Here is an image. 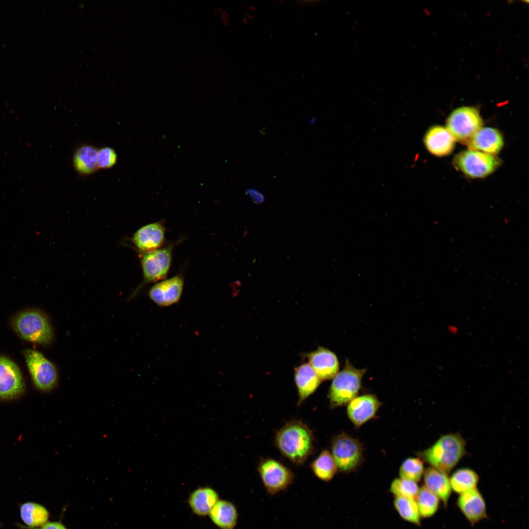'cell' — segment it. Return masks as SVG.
Masks as SVG:
<instances>
[{
	"mask_svg": "<svg viewBox=\"0 0 529 529\" xmlns=\"http://www.w3.org/2000/svg\"><path fill=\"white\" fill-rule=\"evenodd\" d=\"M217 492L210 487H202L194 490L190 495L189 505L196 515H209L211 510L219 500Z\"/></svg>",
	"mask_w": 529,
	"mask_h": 529,
	"instance_id": "cell-22",
	"label": "cell"
},
{
	"mask_svg": "<svg viewBox=\"0 0 529 529\" xmlns=\"http://www.w3.org/2000/svg\"><path fill=\"white\" fill-rule=\"evenodd\" d=\"M424 472L423 461L419 457H409L401 464L399 469L401 478L418 482Z\"/></svg>",
	"mask_w": 529,
	"mask_h": 529,
	"instance_id": "cell-29",
	"label": "cell"
},
{
	"mask_svg": "<svg viewBox=\"0 0 529 529\" xmlns=\"http://www.w3.org/2000/svg\"><path fill=\"white\" fill-rule=\"evenodd\" d=\"M209 515L213 523L220 529H234L237 524V508L234 504L227 500H219Z\"/></svg>",
	"mask_w": 529,
	"mask_h": 529,
	"instance_id": "cell-21",
	"label": "cell"
},
{
	"mask_svg": "<svg viewBox=\"0 0 529 529\" xmlns=\"http://www.w3.org/2000/svg\"><path fill=\"white\" fill-rule=\"evenodd\" d=\"M424 141L427 149L437 156L448 155L455 146V140L453 136L446 128L439 125L431 127Z\"/></svg>",
	"mask_w": 529,
	"mask_h": 529,
	"instance_id": "cell-18",
	"label": "cell"
},
{
	"mask_svg": "<svg viewBox=\"0 0 529 529\" xmlns=\"http://www.w3.org/2000/svg\"><path fill=\"white\" fill-rule=\"evenodd\" d=\"M421 518H427L433 516L437 512L440 499L424 486L420 488L415 498Z\"/></svg>",
	"mask_w": 529,
	"mask_h": 529,
	"instance_id": "cell-28",
	"label": "cell"
},
{
	"mask_svg": "<svg viewBox=\"0 0 529 529\" xmlns=\"http://www.w3.org/2000/svg\"><path fill=\"white\" fill-rule=\"evenodd\" d=\"M258 472L267 493L275 495L287 489L294 479L293 473L278 461L271 458H262Z\"/></svg>",
	"mask_w": 529,
	"mask_h": 529,
	"instance_id": "cell-8",
	"label": "cell"
},
{
	"mask_svg": "<svg viewBox=\"0 0 529 529\" xmlns=\"http://www.w3.org/2000/svg\"><path fill=\"white\" fill-rule=\"evenodd\" d=\"M17 333L24 339L43 345L49 344L53 338L51 327L46 317L35 310L24 312L13 320Z\"/></svg>",
	"mask_w": 529,
	"mask_h": 529,
	"instance_id": "cell-4",
	"label": "cell"
},
{
	"mask_svg": "<svg viewBox=\"0 0 529 529\" xmlns=\"http://www.w3.org/2000/svg\"><path fill=\"white\" fill-rule=\"evenodd\" d=\"M172 252V246H168L143 254L141 265L144 281L131 298L146 284L158 282L166 277L171 266Z\"/></svg>",
	"mask_w": 529,
	"mask_h": 529,
	"instance_id": "cell-9",
	"label": "cell"
},
{
	"mask_svg": "<svg viewBox=\"0 0 529 529\" xmlns=\"http://www.w3.org/2000/svg\"><path fill=\"white\" fill-rule=\"evenodd\" d=\"M457 505L468 521L474 525L487 517L483 497L477 488L459 494Z\"/></svg>",
	"mask_w": 529,
	"mask_h": 529,
	"instance_id": "cell-15",
	"label": "cell"
},
{
	"mask_svg": "<svg viewBox=\"0 0 529 529\" xmlns=\"http://www.w3.org/2000/svg\"><path fill=\"white\" fill-rule=\"evenodd\" d=\"M309 364L320 380L333 379L338 372L339 365L336 355L322 347L308 354Z\"/></svg>",
	"mask_w": 529,
	"mask_h": 529,
	"instance_id": "cell-16",
	"label": "cell"
},
{
	"mask_svg": "<svg viewBox=\"0 0 529 529\" xmlns=\"http://www.w3.org/2000/svg\"><path fill=\"white\" fill-rule=\"evenodd\" d=\"M449 479L452 490L458 494L477 488L479 482L477 474L466 468L457 470Z\"/></svg>",
	"mask_w": 529,
	"mask_h": 529,
	"instance_id": "cell-26",
	"label": "cell"
},
{
	"mask_svg": "<svg viewBox=\"0 0 529 529\" xmlns=\"http://www.w3.org/2000/svg\"><path fill=\"white\" fill-rule=\"evenodd\" d=\"M247 194L250 196L252 201L255 204L262 203L264 200L263 195L255 190H248Z\"/></svg>",
	"mask_w": 529,
	"mask_h": 529,
	"instance_id": "cell-32",
	"label": "cell"
},
{
	"mask_svg": "<svg viewBox=\"0 0 529 529\" xmlns=\"http://www.w3.org/2000/svg\"><path fill=\"white\" fill-rule=\"evenodd\" d=\"M184 278L180 275L157 282L149 290V298L157 306L166 307L178 302L182 294Z\"/></svg>",
	"mask_w": 529,
	"mask_h": 529,
	"instance_id": "cell-12",
	"label": "cell"
},
{
	"mask_svg": "<svg viewBox=\"0 0 529 529\" xmlns=\"http://www.w3.org/2000/svg\"><path fill=\"white\" fill-rule=\"evenodd\" d=\"M40 529H67L65 526L60 522H48Z\"/></svg>",
	"mask_w": 529,
	"mask_h": 529,
	"instance_id": "cell-33",
	"label": "cell"
},
{
	"mask_svg": "<svg viewBox=\"0 0 529 529\" xmlns=\"http://www.w3.org/2000/svg\"><path fill=\"white\" fill-rule=\"evenodd\" d=\"M311 468L317 478L324 481L332 480L337 471L335 461L328 450H324L319 454L312 463Z\"/></svg>",
	"mask_w": 529,
	"mask_h": 529,
	"instance_id": "cell-25",
	"label": "cell"
},
{
	"mask_svg": "<svg viewBox=\"0 0 529 529\" xmlns=\"http://www.w3.org/2000/svg\"><path fill=\"white\" fill-rule=\"evenodd\" d=\"M470 149L489 154L498 153L504 145L501 133L491 127H481L467 143Z\"/></svg>",
	"mask_w": 529,
	"mask_h": 529,
	"instance_id": "cell-17",
	"label": "cell"
},
{
	"mask_svg": "<svg viewBox=\"0 0 529 529\" xmlns=\"http://www.w3.org/2000/svg\"><path fill=\"white\" fill-rule=\"evenodd\" d=\"M393 505L400 516L405 521L421 525V516L415 499L395 497Z\"/></svg>",
	"mask_w": 529,
	"mask_h": 529,
	"instance_id": "cell-27",
	"label": "cell"
},
{
	"mask_svg": "<svg viewBox=\"0 0 529 529\" xmlns=\"http://www.w3.org/2000/svg\"><path fill=\"white\" fill-rule=\"evenodd\" d=\"M453 163L456 168L471 178L485 177L501 165L500 160L494 155L471 149L458 153Z\"/></svg>",
	"mask_w": 529,
	"mask_h": 529,
	"instance_id": "cell-6",
	"label": "cell"
},
{
	"mask_svg": "<svg viewBox=\"0 0 529 529\" xmlns=\"http://www.w3.org/2000/svg\"><path fill=\"white\" fill-rule=\"evenodd\" d=\"M366 369H358L346 360L345 366L333 378L328 397L331 408L347 405L357 396Z\"/></svg>",
	"mask_w": 529,
	"mask_h": 529,
	"instance_id": "cell-3",
	"label": "cell"
},
{
	"mask_svg": "<svg viewBox=\"0 0 529 529\" xmlns=\"http://www.w3.org/2000/svg\"><path fill=\"white\" fill-rule=\"evenodd\" d=\"M381 404L372 394L356 396L347 405V414L352 423L359 428L375 416Z\"/></svg>",
	"mask_w": 529,
	"mask_h": 529,
	"instance_id": "cell-13",
	"label": "cell"
},
{
	"mask_svg": "<svg viewBox=\"0 0 529 529\" xmlns=\"http://www.w3.org/2000/svg\"><path fill=\"white\" fill-rule=\"evenodd\" d=\"M423 476L424 486L447 505L452 490L447 474L431 466L424 470Z\"/></svg>",
	"mask_w": 529,
	"mask_h": 529,
	"instance_id": "cell-20",
	"label": "cell"
},
{
	"mask_svg": "<svg viewBox=\"0 0 529 529\" xmlns=\"http://www.w3.org/2000/svg\"><path fill=\"white\" fill-rule=\"evenodd\" d=\"M20 515L24 523L33 529L40 528L48 522L49 513L45 506L39 504L26 502L20 505Z\"/></svg>",
	"mask_w": 529,
	"mask_h": 529,
	"instance_id": "cell-24",
	"label": "cell"
},
{
	"mask_svg": "<svg viewBox=\"0 0 529 529\" xmlns=\"http://www.w3.org/2000/svg\"><path fill=\"white\" fill-rule=\"evenodd\" d=\"M331 449L337 470L341 472H353L362 462L363 449L361 443L344 432L333 437Z\"/></svg>",
	"mask_w": 529,
	"mask_h": 529,
	"instance_id": "cell-5",
	"label": "cell"
},
{
	"mask_svg": "<svg viewBox=\"0 0 529 529\" xmlns=\"http://www.w3.org/2000/svg\"><path fill=\"white\" fill-rule=\"evenodd\" d=\"M24 354L35 386L43 391L52 390L57 382V373L54 365L36 350L25 349Z\"/></svg>",
	"mask_w": 529,
	"mask_h": 529,
	"instance_id": "cell-10",
	"label": "cell"
},
{
	"mask_svg": "<svg viewBox=\"0 0 529 529\" xmlns=\"http://www.w3.org/2000/svg\"><path fill=\"white\" fill-rule=\"evenodd\" d=\"M117 154L115 150L108 146L97 150V166L98 169H108L113 167L117 163Z\"/></svg>",
	"mask_w": 529,
	"mask_h": 529,
	"instance_id": "cell-31",
	"label": "cell"
},
{
	"mask_svg": "<svg viewBox=\"0 0 529 529\" xmlns=\"http://www.w3.org/2000/svg\"><path fill=\"white\" fill-rule=\"evenodd\" d=\"M24 388L18 366L9 358L0 355V399L15 398L24 391Z\"/></svg>",
	"mask_w": 529,
	"mask_h": 529,
	"instance_id": "cell-11",
	"label": "cell"
},
{
	"mask_svg": "<svg viewBox=\"0 0 529 529\" xmlns=\"http://www.w3.org/2000/svg\"><path fill=\"white\" fill-rule=\"evenodd\" d=\"M294 380L298 393V406L316 390L321 382L308 363L302 364L295 369Z\"/></svg>",
	"mask_w": 529,
	"mask_h": 529,
	"instance_id": "cell-19",
	"label": "cell"
},
{
	"mask_svg": "<svg viewBox=\"0 0 529 529\" xmlns=\"http://www.w3.org/2000/svg\"><path fill=\"white\" fill-rule=\"evenodd\" d=\"M313 441L312 431L300 420L286 423L275 437L276 445L282 454L298 465H302L312 453Z\"/></svg>",
	"mask_w": 529,
	"mask_h": 529,
	"instance_id": "cell-1",
	"label": "cell"
},
{
	"mask_svg": "<svg viewBox=\"0 0 529 529\" xmlns=\"http://www.w3.org/2000/svg\"><path fill=\"white\" fill-rule=\"evenodd\" d=\"M165 228L159 222L149 223L140 228L134 234L132 242L142 254L154 251L163 245Z\"/></svg>",
	"mask_w": 529,
	"mask_h": 529,
	"instance_id": "cell-14",
	"label": "cell"
},
{
	"mask_svg": "<svg viewBox=\"0 0 529 529\" xmlns=\"http://www.w3.org/2000/svg\"><path fill=\"white\" fill-rule=\"evenodd\" d=\"M97 149L91 145L79 146L75 151L72 158L75 170L80 175L86 176L96 172L97 166Z\"/></svg>",
	"mask_w": 529,
	"mask_h": 529,
	"instance_id": "cell-23",
	"label": "cell"
},
{
	"mask_svg": "<svg viewBox=\"0 0 529 529\" xmlns=\"http://www.w3.org/2000/svg\"><path fill=\"white\" fill-rule=\"evenodd\" d=\"M446 128L455 141L467 143L482 127V121L478 109L462 106L454 110L449 115Z\"/></svg>",
	"mask_w": 529,
	"mask_h": 529,
	"instance_id": "cell-7",
	"label": "cell"
},
{
	"mask_svg": "<svg viewBox=\"0 0 529 529\" xmlns=\"http://www.w3.org/2000/svg\"><path fill=\"white\" fill-rule=\"evenodd\" d=\"M420 488L417 482L401 478L395 479L391 483L390 491L395 497L415 499Z\"/></svg>",
	"mask_w": 529,
	"mask_h": 529,
	"instance_id": "cell-30",
	"label": "cell"
},
{
	"mask_svg": "<svg viewBox=\"0 0 529 529\" xmlns=\"http://www.w3.org/2000/svg\"><path fill=\"white\" fill-rule=\"evenodd\" d=\"M465 454V442L458 434L441 436L429 448L419 452V458L431 467L450 472Z\"/></svg>",
	"mask_w": 529,
	"mask_h": 529,
	"instance_id": "cell-2",
	"label": "cell"
}]
</instances>
